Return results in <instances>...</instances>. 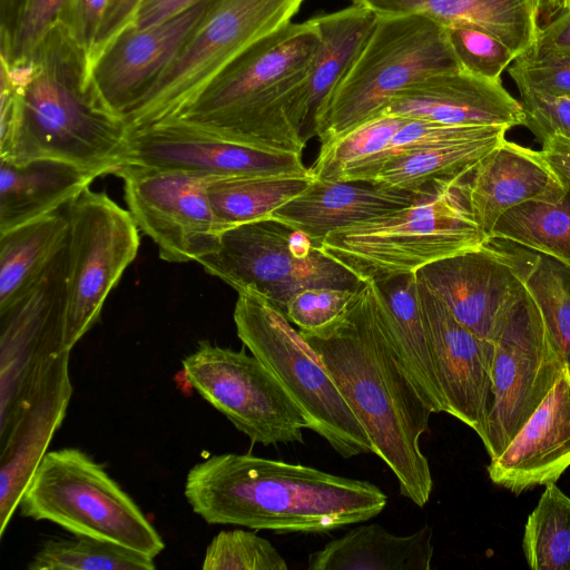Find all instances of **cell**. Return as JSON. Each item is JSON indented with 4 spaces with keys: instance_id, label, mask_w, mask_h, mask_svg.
<instances>
[{
    "instance_id": "36",
    "label": "cell",
    "mask_w": 570,
    "mask_h": 570,
    "mask_svg": "<svg viewBox=\"0 0 570 570\" xmlns=\"http://www.w3.org/2000/svg\"><path fill=\"white\" fill-rule=\"evenodd\" d=\"M204 570H287L277 549L255 532L235 529L216 534L206 549Z\"/></svg>"
},
{
    "instance_id": "7",
    "label": "cell",
    "mask_w": 570,
    "mask_h": 570,
    "mask_svg": "<svg viewBox=\"0 0 570 570\" xmlns=\"http://www.w3.org/2000/svg\"><path fill=\"white\" fill-rule=\"evenodd\" d=\"M234 322L238 338L278 380L307 429L344 459L373 453L367 433L318 354L278 307L257 293L242 292Z\"/></svg>"
},
{
    "instance_id": "16",
    "label": "cell",
    "mask_w": 570,
    "mask_h": 570,
    "mask_svg": "<svg viewBox=\"0 0 570 570\" xmlns=\"http://www.w3.org/2000/svg\"><path fill=\"white\" fill-rule=\"evenodd\" d=\"M512 244V243H511ZM525 248L485 243L435 261L415 275L478 336L493 342L501 326L527 294Z\"/></svg>"
},
{
    "instance_id": "48",
    "label": "cell",
    "mask_w": 570,
    "mask_h": 570,
    "mask_svg": "<svg viewBox=\"0 0 570 570\" xmlns=\"http://www.w3.org/2000/svg\"><path fill=\"white\" fill-rule=\"evenodd\" d=\"M562 10L570 7V0H559Z\"/></svg>"
},
{
    "instance_id": "3",
    "label": "cell",
    "mask_w": 570,
    "mask_h": 570,
    "mask_svg": "<svg viewBox=\"0 0 570 570\" xmlns=\"http://www.w3.org/2000/svg\"><path fill=\"white\" fill-rule=\"evenodd\" d=\"M1 60L20 85L17 130L10 153L1 159H57L99 176L125 165L129 136L125 118L102 98L87 50L61 21L55 22L26 62Z\"/></svg>"
},
{
    "instance_id": "33",
    "label": "cell",
    "mask_w": 570,
    "mask_h": 570,
    "mask_svg": "<svg viewBox=\"0 0 570 570\" xmlns=\"http://www.w3.org/2000/svg\"><path fill=\"white\" fill-rule=\"evenodd\" d=\"M523 284L559 354L570 367V267L525 248Z\"/></svg>"
},
{
    "instance_id": "15",
    "label": "cell",
    "mask_w": 570,
    "mask_h": 570,
    "mask_svg": "<svg viewBox=\"0 0 570 570\" xmlns=\"http://www.w3.org/2000/svg\"><path fill=\"white\" fill-rule=\"evenodd\" d=\"M69 353L50 351L36 356L19 377L1 417L0 534L19 507L26 485L63 421L72 386ZM6 404H2L6 405Z\"/></svg>"
},
{
    "instance_id": "38",
    "label": "cell",
    "mask_w": 570,
    "mask_h": 570,
    "mask_svg": "<svg viewBox=\"0 0 570 570\" xmlns=\"http://www.w3.org/2000/svg\"><path fill=\"white\" fill-rule=\"evenodd\" d=\"M69 0H19L10 39L0 42L1 58L9 63L26 62L59 20Z\"/></svg>"
},
{
    "instance_id": "6",
    "label": "cell",
    "mask_w": 570,
    "mask_h": 570,
    "mask_svg": "<svg viewBox=\"0 0 570 570\" xmlns=\"http://www.w3.org/2000/svg\"><path fill=\"white\" fill-rule=\"evenodd\" d=\"M461 69L446 29L422 14L377 16L337 87L321 108L315 136L325 142L379 115L400 90Z\"/></svg>"
},
{
    "instance_id": "22",
    "label": "cell",
    "mask_w": 570,
    "mask_h": 570,
    "mask_svg": "<svg viewBox=\"0 0 570 570\" xmlns=\"http://www.w3.org/2000/svg\"><path fill=\"white\" fill-rule=\"evenodd\" d=\"M474 220L490 238L499 218L529 202H558L568 187L541 151L504 140L463 180Z\"/></svg>"
},
{
    "instance_id": "40",
    "label": "cell",
    "mask_w": 570,
    "mask_h": 570,
    "mask_svg": "<svg viewBox=\"0 0 570 570\" xmlns=\"http://www.w3.org/2000/svg\"><path fill=\"white\" fill-rule=\"evenodd\" d=\"M508 72L517 87L570 97V52L529 51L517 57Z\"/></svg>"
},
{
    "instance_id": "44",
    "label": "cell",
    "mask_w": 570,
    "mask_h": 570,
    "mask_svg": "<svg viewBox=\"0 0 570 570\" xmlns=\"http://www.w3.org/2000/svg\"><path fill=\"white\" fill-rule=\"evenodd\" d=\"M530 51L534 53L570 52V7L541 27L538 40Z\"/></svg>"
},
{
    "instance_id": "41",
    "label": "cell",
    "mask_w": 570,
    "mask_h": 570,
    "mask_svg": "<svg viewBox=\"0 0 570 570\" xmlns=\"http://www.w3.org/2000/svg\"><path fill=\"white\" fill-rule=\"evenodd\" d=\"M524 112L523 126L542 144L558 134L570 139V97H557L518 87Z\"/></svg>"
},
{
    "instance_id": "26",
    "label": "cell",
    "mask_w": 570,
    "mask_h": 570,
    "mask_svg": "<svg viewBox=\"0 0 570 570\" xmlns=\"http://www.w3.org/2000/svg\"><path fill=\"white\" fill-rule=\"evenodd\" d=\"M376 17L372 10L356 3L314 17L321 43L296 107L297 126L305 141L315 136V121L321 108L355 60Z\"/></svg>"
},
{
    "instance_id": "46",
    "label": "cell",
    "mask_w": 570,
    "mask_h": 570,
    "mask_svg": "<svg viewBox=\"0 0 570 570\" xmlns=\"http://www.w3.org/2000/svg\"><path fill=\"white\" fill-rule=\"evenodd\" d=\"M541 154L558 174L561 180L570 186V139L554 134L541 144Z\"/></svg>"
},
{
    "instance_id": "14",
    "label": "cell",
    "mask_w": 570,
    "mask_h": 570,
    "mask_svg": "<svg viewBox=\"0 0 570 570\" xmlns=\"http://www.w3.org/2000/svg\"><path fill=\"white\" fill-rule=\"evenodd\" d=\"M115 175L124 181L136 225L153 239L163 261L197 262L216 247L224 229L207 189L218 177L132 164L121 166Z\"/></svg>"
},
{
    "instance_id": "17",
    "label": "cell",
    "mask_w": 570,
    "mask_h": 570,
    "mask_svg": "<svg viewBox=\"0 0 570 570\" xmlns=\"http://www.w3.org/2000/svg\"><path fill=\"white\" fill-rule=\"evenodd\" d=\"M126 164L218 178L305 175L311 171L299 154L239 144L178 119H166L130 131Z\"/></svg>"
},
{
    "instance_id": "8",
    "label": "cell",
    "mask_w": 570,
    "mask_h": 570,
    "mask_svg": "<svg viewBox=\"0 0 570 570\" xmlns=\"http://www.w3.org/2000/svg\"><path fill=\"white\" fill-rule=\"evenodd\" d=\"M303 2L208 0L171 62L125 117L128 131L177 116L244 51L292 22Z\"/></svg>"
},
{
    "instance_id": "37",
    "label": "cell",
    "mask_w": 570,
    "mask_h": 570,
    "mask_svg": "<svg viewBox=\"0 0 570 570\" xmlns=\"http://www.w3.org/2000/svg\"><path fill=\"white\" fill-rule=\"evenodd\" d=\"M462 70L489 80H501L517 55L493 36L472 27H445Z\"/></svg>"
},
{
    "instance_id": "45",
    "label": "cell",
    "mask_w": 570,
    "mask_h": 570,
    "mask_svg": "<svg viewBox=\"0 0 570 570\" xmlns=\"http://www.w3.org/2000/svg\"><path fill=\"white\" fill-rule=\"evenodd\" d=\"M202 0H144L136 19L139 28L166 21L195 6Z\"/></svg>"
},
{
    "instance_id": "20",
    "label": "cell",
    "mask_w": 570,
    "mask_h": 570,
    "mask_svg": "<svg viewBox=\"0 0 570 570\" xmlns=\"http://www.w3.org/2000/svg\"><path fill=\"white\" fill-rule=\"evenodd\" d=\"M381 112L454 126L512 128L524 122L521 102L501 80L462 69L439 72L407 86Z\"/></svg>"
},
{
    "instance_id": "28",
    "label": "cell",
    "mask_w": 570,
    "mask_h": 570,
    "mask_svg": "<svg viewBox=\"0 0 570 570\" xmlns=\"http://www.w3.org/2000/svg\"><path fill=\"white\" fill-rule=\"evenodd\" d=\"M433 530L424 524L397 535L380 524H361L308 556V570H430Z\"/></svg>"
},
{
    "instance_id": "23",
    "label": "cell",
    "mask_w": 570,
    "mask_h": 570,
    "mask_svg": "<svg viewBox=\"0 0 570 570\" xmlns=\"http://www.w3.org/2000/svg\"><path fill=\"white\" fill-rule=\"evenodd\" d=\"M419 195L366 181L314 177L269 217L303 232L320 247L330 233L409 206Z\"/></svg>"
},
{
    "instance_id": "9",
    "label": "cell",
    "mask_w": 570,
    "mask_h": 570,
    "mask_svg": "<svg viewBox=\"0 0 570 570\" xmlns=\"http://www.w3.org/2000/svg\"><path fill=\"white\" fill-rule=\"evenodd\" d=\"M20 513L72 534L110 541L155 558L165 543L135 501L83 451L46 452L24 488Z\"/></svg>"
},
{
    "instance_id": "27",
    "label": "cell",
    "mask_w": 570,
    "mask_h": 570,
    "mask_svg": "<svg viewBox=\"0 0 570 570\" xmlns=\"http://www.w3.org/2000/svg\"><path fill=\"white\" fill-rule=\"evenodd\" d=\"M375 283L381 292V322L392 350L431 411L446 413L430 360L415 273Z\"/></svg>"
},
{
    "instance_id": "35",
    "label": "cell",
    "mask_w": 570,
    "mask_h": 570,
    "mask_svg": "<svg viewBox=\"0 0 570 570\" xmlns=\"http://www.w3.org/2000/svg\"><path fill=\"white\" fill-rule=\"evenodd\" d=\"M29 570H154V558L97 538L73 534L42 543Z\"/></svg>"
},
{
    "instance_id": "39",
    "label": "cell",
    "mask_w": 570,
    "mask_h": 570,
    "mask_svg": "<svg viewBox=\"0 0 570 570\" xmlns=\"http://www.w3.org/2000/svg\"><path fill=\"white\" fill-rule=\"evenodd\" d=\"M358 288L307 287L301 289L289 298L284 314L292 324L298 326L301 332L321 331L347 313L356 298Z\"/></svg>"
},
{
    "instance_id": "5",
    "label": "cell",
    "mask_w": 570,
    "mask_h": 570,
    "mask_svg": "<svg viewBox=\"0 0 570 570\" xmlns=\"http://www.w3.org/2000/svg\"><path fill=\"white\" fill-rule=\"evenodd\" d=\"M463 179L438 183L409 206L330 233L320 249L362 283L416 273L489 238L470 209Z\"/></svg>"
},
{
    "instance_id": "18",
    "label": "cell",
    "mask_w": 570,
    "mask_h": 570,
    "mask_svg": "<svg viewBox=\"0 0 570 570\" xmlns=\"http://www.w3.org/2000/svg\"><path fill=\"white\" fill-rule=\"evenodd\" d=\"M428 348L446 413L471 428L483 441L491 400L493 342L463 325L417 282Z\"/></svg>"
},
{
    "instance_id": "19",
    "label": "cell",
    "mask_w": 570,
    "mask_h": 570,
    "mask_svg": "<svg viewBox=\"0 0 570 570\" xmlns=\"http://www.w3.org/2000/svg\"><path fill=\"white\" fill-rule=\"evenodd\" d=\"M208 0L157 24H132L90 63L96 87L107 105L126 117L174 59L203 14Z\"/></svg>"
},
{
    "instance_id": "24",
    "label": "cell",
    "mask_w": 570,
    "mask_h": 570,
    "mask_svg": "<svg viewBox=\"0 0 570 570\" xmlns=\"http://www.w3.org/2000/svg\"><path fill=\"white\" fill-rule=\"evenodd\" d=\"M376 16L422 14L444 27L480 29L517 57L534 47L541 26L542 0H351Z\"/></svg>"
},
{
    "instance_id": "1",
    "label": "cell",
    "mask_w": 570,
    "mask_h": 570,
    "mask_svg": "<svg viewBox=\"0 0 570 570\" xmlns=\"http://www.w3.org/2000/svg\"><path fill=\"white\" fill-rule=\"evenodd\" d=\"M381 292L366 282L347 313L328 327L299 333L316 351L367 433L373 454L393 472L400 493L423 508L433 489L421 436L433 413L397 360L380 315Z\"/></svg>"
},
{
    "instance_id": "34",
    "label": "cell",
    "mask_w": 570,
    "mask_h": 570,
    "mask_svg": "<svg viewBox=\"0 0 570 570\" xmlns=\"http://www.w3.org/2000/svg\"><path fill=\"white\" fill-rule=\"evenodd\" d=\"M523 552L533 570H570V498L549 483L529 514Z\"/></svg>"
},
{
    "instance_id": "32",
    "label": "cell",
    "mask_w": 570,
    "mask_h": 570,
    "mask_svg": "<svg viewBox=\"0 0 570 570\" xmlns=\"http://www.w3.org/2000/svg\"><path fill=\"white\" fill-rule=\"evenodd\" d=\"M567 187L558 202H529L511 208L499 218L490 238L546 254L570 267V186Z\"/></svg>"
},
{
    "instance_id": "47",
    "label": "cell",
    "mask_w": 570,
    "mask_h": 570,
    "mask_svg": "<svg viewBox=\"0 0 570 570\" xmlns=\"http://www.w3.org/2000/svg\"><path fill=\"white\" fill-rule=\"evenodd\" d=\"M19 0H0V42H7L12 33Z\"/></svg>"
},
{
    "instance_id": "21",
    "label": "cell",
    "mask_w": 570,
    "mask_h": 570,
    "mask_svg": "<svg viewBox=\"0 0 570 570\" xmlns=\"http://www.w3.org/2000/svg\"><path fill=\"white\" fill-rule=\"evenodd\" d=\"M490 460L491 481L514 494L556 483L570 466V367L566 363L505 450Z\"/></svg>"
},
{
    "instance_id": "29",
    "label": "cell",
    "mask_w": 570,
    "mask_h": 570,
    "mask_svg": "<svg viewBox=\"0 0 570 570\" xmlns=\"http://www.w3.org/2000/svg\"><path fill=\"white\" fill-rule=\"evenodd\" d=\"M509 129L485 126L472 136L402 155L384 165L372 184L421 193L438 183L463 179L507 139Z\"/></svg>"
},
{
    "instance_id": "10",
    "label": "cell",
    "mask_w": 570,
    "mask_h": 570,
    "mask_svg": "<svg viewBox=\"0 0 570 570\" xmlns=\"http://www.w3.org/2000/svg\"><path fill=\"white\" fill-rule=\"evenodd\" d=\"M196 263L237 293H257L283 313L301 289L363 284L306 234L272 217L223 230L216 247Z\"/></svg>"
},
{
    "instance_id": "11",
    "label": "cell",
    "mask_w": 570,
    "mask_h": 570,
    "mask_svg": "<svg viewBox=\"0 0 570 570\" xmlns=\"http://www.w3.org/2000/svg\"><path fill=\"white\" fill-rule=\"evenodd\" d=\"M67 304L62 350L70 352L98 322L106 298L139 248L129 210L104 191L85 189L66 206Z\"/></svg>"
},
{
    "instance_id": "12",
    "label": "cell",
    "mask_w": 570,
    "mask_h": 570,
    "mask_svg": "<svg viewBox=\"0 0 570 570\" xmlns=\"http://www.w3.org/2000/svg\"><path fill=\"white\" fill-rule=\"evenodd\" d=\"M181 365L197 393L253 443L304 442L302 412L253 354L202 341Z\"/></svg>"
},
{
    "instance_id": "42",
    "label": "cell",
    "mask_w": 570,
    "mask_h": 570,
    "mask_svg": "<svg viewBox=\"0 0 570 570\" xmlns=\"http://www.w3.org/2000/svg\"><path fill=\"white\" fill-rule=\"evenodd\" d=\"M109 0H69L59 21L90 55L100 31Z\"/></svg>"
},
{
    "instance_id": "31",
    "label": "cell",
    "mask_w": 570,
    "mask_h": 570,
    "mask_svg": "<svg viewBox=\"0 0 570 570\" xmlns=\"http://www.w3.org/2000/svg\"><path fill=\"white\" fill-rule=\"evenodd\" d=\"M305 175L217 178L207 189L223 229L268 218L272 213L304 191L313 181Z\"/></svg>"
},
{
    "instance_id": "43",
    "label": "cell",
    "mask_w": 570,
    "mask_h": 570,
    "mask_svg": "<svg viewBox=\"0 0 570 570\" xmlns=\"http://www.w3.org/2000/svg\"><path fill=\"white\" fill-rule=\"evenodd\" d=\"M142 1L144 0H109L100 31L89 55L90 63L120 32L136 23Z\"/></svg>"
},
{
    "instance_id": "2",
    "label": "cell",
    "mask_w": 570,
    "mask_h": 570,
    "mask_svg": "<svg viewBox=\"0 0 570 570\" xmlns=\"http://www.w3.org/2000/svg\"><path fill=\"white\" fill-rule=\"evenodd\" d=\"M184 494L209 524L282 533H322L362 523L387 503L370 481L249 453L216 454L195 464Z\"/></svg>"
},
{
    "instance_id": "4",
    "label": "cell",
    "mask_w": 570,
    "mask_h": 570,
    "mask_svg": "<svg viewBox=\"0 0 570 570\" xmlns=\"http://www.w3.org/2000/svg\"><path fill=\"white\" fill-rule=\"evenodd\" d=\"M321 43L315 18L289 22L234 60L178 119L223 138L302 155L299 92Z\"/></svg>"
},
{
    "instance_id": "30",
    "label": "cell",
    "mask_w": 570,
    "mask_h": 570,
    "mask_svg": "<svg viewBox=\"0 0 570 570\" xmlns=\"http://www.w3.org/2000/svg\"><path fill=\"white\" fill-rule=\"evenodd\" d=\"M67 238L60 210L0 234V311L37 281Z\"/></svg>"
},
{
    "instance_id": "13",
    "label": "cell",
    "mask_w": 570,
    "mask_h": 570,
    "mask_svg": "<svg viewBox=\"0 0 570 570\" xmlns=\"http://www.w3.org/2000/svg\"><path fill=\"white\" fill-rule=\"evenodd\" d=\"M491 400L482 441L500 455L552 389L564 361L527 293L493 341Z\"/></svg>"
},
{
    "instance_id": "25",
    "label": "cell",
    "mask_w": 570,
    "mask_h": 570,
    "mask_svg": "<svg viewBox=\"0 0 570 570\" xmlns=\"http://www.w3.org/2000/svg\"><path fill=\"white\" fill-rule=\"evenodd\" d=\"M97 177L95 171L57 159L13 163L0 158V234L58 212Z\"/></svg>"
}]
</instances>
